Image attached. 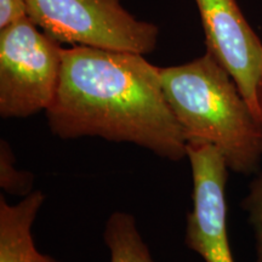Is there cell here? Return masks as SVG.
Listing matches in <instances>:
<instances>
[{"label":"cell","mask_w":262,"mask_h":262,"mask_svg":"<svg viewBox=\"0 0 262 262\" xmlns=\"http://www.w3.org/2000/svg\"><path fill=\"white\" fill-rule=\"evenodd\" d=\"M63 48L29 17L0 29V116L47 111L60 83Z\"/></svg>","instance_id":"obj_4"},{"label":"cell","mask_w":262,"mask_h":262,"mask_svg":"<svg viewBox=\"0 0 262 262\" xmlns=\"http://www.w3.org/2000/svg\"><path fill=\"white\" fill-rule=\"evenodd\" d=\"M45 201L40 191L31 192L10 205L0 198V262H60L35 247L32 226Z\"/></svg>","instance_id":"obj_7"},{"label":"cell","mask_w":262,"mask_h":262,"mask_svg":"<svg viewBox=\"0 0 262 262\" xmlns=\"http://www.w3.org/2000/svg\"><path fill=\"white\" fill-rule=\"evenodd\" d=\"M63 140L85 136L129 142L173 162L187 141L164 95L160 68L135 52L63 49L57 93L45 111Z\"/></svg>","instance_id":"obj_1"},{"label":"cell","mask_w":262,"mask_h":262,"mask_svg":"<svg viewBox=\"0 0 262 262\" xmlns=\"http://www.w3.org/2000/svg\"><path fill=\"white\" fill-rule=\"evenodd\" d=\"M103 241L110 250V262H155L133 215L113 212L104 227Z\"/></svg>","instance_id":"obj_8"},{"label":"cell","mask_w":262,"mask_h":262,"mask_svg":"<svg viewBox=\"0 0 262 262\" xmlns=\"http://www.w3.org/2000/svg\"><path fill=\"white\" fill-rule=\"evenodd\" d=\"M160 79L187 143L214 146L232 171H256L262 158V123L210 52L160 68Z\"/></svg>","instance_id":"obj_2"},{"label":"cell","mask_w":262,"mask_h":262,"mask_svg":"<svg viewBox=\"0 0 262 262\" xmlns=\"http://www.w3.org/2000/svg\"><path fill=\"white\" fill-rule=\"evenodd\" d=\"M28 17L27 0H0V29Z\"/></svg>","instance_id":"obj_11"},{"label":"cell","mask_w":262,"mask_h":262,"mask_svg":"<svg viewBox=\"0 0 262 262\" xmlns=\"http://www.w3.org/2000/svg\"><path fill=\"white\" fill-rule=\"evenodd\" d=\"M208 52L233 78L262 123V42L235 0H194Z\"/></svg>","instance_id":"obj_5"},{"label":"cell","mask_w":262,"mask_h":262,"mask_svg":"<svg viewBox=\"0 0 262 262\" xmlns=\"http://www.w3.org/2000/svg\"><path fill=\"white\" fill-rule=\"evenodd\" d=\"M28 17L58 42L146 55L159 28L135 17L120 0H27Z\"/></svg>","instance_id":"obj_3"},{"label":"cell","mask_w":262,"mask_h":262,"mask_svg":"<svg viewBox=\"0 0 262 262\" xmlns=\"http://www.w3.org/2000/svg\"><path fill=\"white\" fill-rule=\"evenodd\" d=\"M15 156L5 140L0 141V186L8 193L28 195L32 191L33 175L19 171L15 165Z\"/></svg>","instance_id":"obj_9"},{"label":"cell","mask_w":262,"mask_h":262,"mask_svg":"<svg viewBox=\"0 0 262 262\" xmlns=\"http://www.w3.org/2000/svg\"><path fill=\"white\" fill-rule=\"evenodd\" d=\"M243 209L248 211L249 221L255 233V262H262V171L251 183L250 191L243 202Z\"/></svg>","instance_id":"obj_10"},{"label":"cell","mask_w":262,"mask_h":262,"mask_svg":"<svg viewBox=\"0 0 262 262\" xmlns=\"http://www.w3.org/2000/svg\"><path fill=\"white\" fill-rule=\"evenodd\" d=\"M193 179V209L187 216L186 245L205 262H235L227 233V163L206 143H187Z\"/></svg>","instance_id":"obj_6"}]
</instances>
